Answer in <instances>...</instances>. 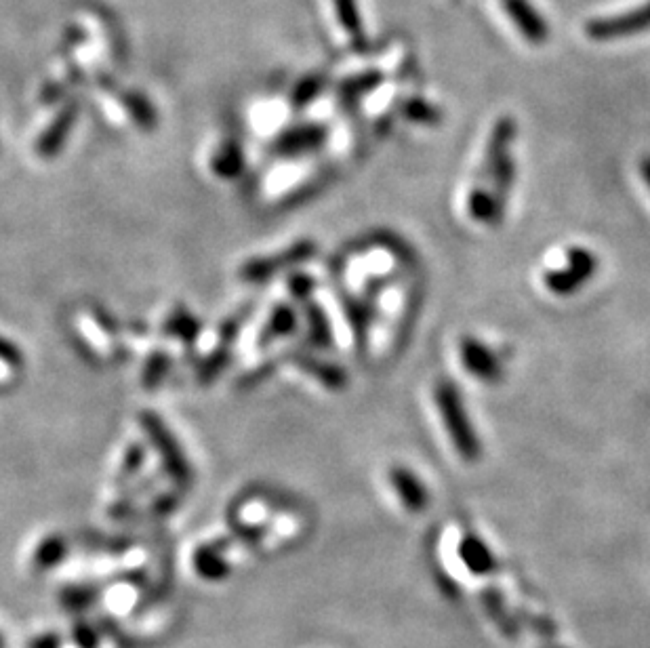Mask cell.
Returning a JSON list of instances; mask_svg holds the SVG:
<instances>
[{"instance_id": "cell-1", "label": "cell", "mask_w": 650, "mask_h": 648, "mask_svg": "<svg viewBox=\"0 0 650 648\" xmlns=\"http://www.w3.org/2000/svg\"><path fill=\"white\" fill-rule=\"evenodd\" d=\"M516 139V123L514 118L503 116L499 118L493 131L489 146H486V160H484V177L489 184L482 186L489 190L499 205L505 207L507 196H510L514 177H516V165L512 156V146Z\"/></svg>"}, {"instance_id": "cell-2", "label": "cell", "mask_w": 650, "mask_h": 648, "mask_svg": "<svg viewBox=\"0 0 650 648\" xmlns=\"http://www.w3.org/2000/svg\"><path fill=\"white\" fill-rule=\"evenodd\" d=\"M434 398H436L442 423H444L446 432H449V436H451L455 451L467 463L478 461L480 453H482L480 440H478V434L474 430V423H472L470 415H467L459 388L453 381L442 379V381H438V386L434 390Z\"/></svg>"}, {"instance_id": "cell-3", "label": "cell", "mask_w": 650, "mask_h": 648, "mask_svg": "<svg viewBox=\"0 0 650 648\" xmlns=\"http://www.w3.org/2000/svg\"><path fill=\"white\" fill-rule=\"evenodd\" d=\"M596 270H598L596 255L589 249L573 247L566 253V266L560 270L545 272L543 282L550 293L568 297V295H575L583 285H587V282L594 278Z\"/></svg>"}, {"instance_id": "cell-4", "label": "cell", "mask_w": 650, "mask_h": 648, "mask_svg": "<svg viewBox=\"0 0 650 648\" xmlns=\"http://www.w3.org/2000/svg\"><path fill=\"white\" fill-rule=\"evenodd\" d=\"M650 30V0L644 5L629 9L625 13L608 15V17H596L592 22H587L585 32L592 40L598 43H606V40H619L634 34H642Z\"/></svg>"}, {"instance_id": "cell-5", "label": "cell", "mask_w": 650, "mask_h": 648, "mask_svg": "<svg viewBox=\"0 0 650 648\" xmlns=\"http://www.w3.org/2000/svg\"><path fill=\"white\" fill-rule=\"evenodd\" d=\"M316 251V245L310 240L297 242V245L289 247L287 251L276 253L266 259H253L249 261L245 268H242V278L249 282H263L272 276H276L280 270H287L293 266H299V263L308 261Z\"/></svg>"}, {"instance_id": "cell-6", "label": "cell", "mask_w": 650, "mask_h": 648, "mask_svg": "<svg viewBox=\"0 0 650 648\" xmlns=\"http://www.w3.org/2000/svg\"><path fill=\"white\" fill-rule=\"evenodd\" d=\"M463 367L484 383H497L503 377V367L491 348H486L474 337H463L459 343Z\"/></svg>"}, {"instance_id": "cell-7", "label": "cell", "mask_w": 650, "mask_h": 648, "mask_svg": "<svg viewBox=\"0 0 650 648\" xmlns=\"http://www.w3.org/2000/svg\"><path fill=\"white\" fill-rule=\"evenodd\" d=\"M503 9L510 15L514 26L522 32L528 43L541 47L550 38V28H547L543 15L528 3V0H503Z\"/></svg>"}, {"instance_id": "cell-8", "label": "cell", "mask_w": 650, "mask_h": 648, "mask_svg": "<svg viewBox=\"0 0 650 648\" xmlns=\"http://www.w3.org/2000/svg\"><path fill=\"white\" fill-rule=\"evenodd\" d=\"M327 135L329 131L322 125H301L282 133L276 139L274 150L280 156H301L322 148L324 141H327Z\"/></svg>"}, {"instance_id": "cell-9", "label": "cell", "mask_w": 650, "mask_h": 648, "mask_svg": "<svg viewBox=\"0 0 650 648\" xmlns=\"http://www.w3.org/2000/svg\"><path fill=\"white\" fill-rule=\"evenodd\" d=\"M390 482H392L394 491L398 493V497L404 503L406 510L413 512V514H419V512H423L425 508H428V503H430L428 489H425V484L411 470L392 468Z\"/></svg>"}, {"instance_id": "cell-10", "label": "cell", "mask_w": 650, "mask_h": 648, "mask_svg": "<svg viewBox=\"0 0 650 648\" xmlns=\"http://www.w3.org/2000/svg\"><path fill=\"white\" fill-rule=\"evenodd\" d=\"M144 425H146V432L152 434V438L156 440V447L158 451L162 453V457H165L167 461V470L171 474V478H175L177 482H188L190 480V470H188V465L184 461V455L179 453L177 449V444L175 440L169 436L167 430H162V425L154 419V417H146L144 419Z\"/></svg>"}, {"instance_id": "cell-11", "label": "cell", "mask_w": 650, "mask_h": 648, "mask_svg": "<svg viewBox=\"0 0 650 648\" xmlns=\"http://www.w3.org/2000/svg\"><path fill=\"white\" fill-rule=\"evenodd\" d=\"M459 558L474 575H491L497 571V558L476 535L467 533L459 543Z\"/></svg>"}, {"instance_id": "cell-12", "label": "cell", "mask_w": 650, "mask_h": 648, "mask_svg": "<svg viewBox=\"0 0 650 648\" xmlns=\"http://www.w3.org/2000/svg\"><path fill=\"white\" fill-rule=\"evenodd\" d=\"M194 569L205 581H223L232 573V566L223 554V545H202L194 554Z\"/></svg>"}, {"instance_id": "cell-13", "label": "cell", "mask_w": 650, "mask_h": 648, "mask_svg": "<svg viewBox=\"0 0 650 648\" xmlns=\"http://www.w3.org/2000/svg\"><path fill=\"white\" fill-rule=\"evenodd\" d=\"M467 211H470V217L480 221V224L486 226H497L503 219L505 207L499 205L497 198L482 186H476L470 192V198H467Z\"/></svg>"}, {"instance_id": "cell-14", "label": "cell", "mask_w": 650, "mask_h": 648, "mask_svg": "<svg viewBox=\"0 0 650 648\" xmlns=\"http://www.w3.org/2000/svg\"><path fill=\"white\" fill-rule=\"evenodd\" d=\"M74 118H76V104H70L62 114L53 120V125L43 135H40L38 152L45 158L47 156L51 158L59 148H62V144L66 141V137L74 125Z\"/></svg>"}, {"instance_id": "cell-15", "label": "cell", "mask_w": 650, "mask_h": 648, "mask_svg": "<svg viewBox=\"0 0 650 648\" xmlns=\"http://www.w3.org/2000/svg\"><path fill=\"white\" fill-rule=\"evenodd\" d=\"M101 587L95 583H74L59 592V604L68 613H85L99 600Z\"/></svg>"}, {"instance_id": "cell-16", "label": "cell", "mask_w": 650, "mask_h": 648, "mask_svg": "<svg viewBox=\"0 0 650 648\" xmlns=\"http://www.w3.org/2000/svg\"><path fill=\"white\" fill-rule=\"evenodd\" d=\"M333 5H335L339 22H341L343 30L348 32V36L352 38V43L356 47L367 45V32H364V26H362L358 0H333Z\"/></svg>"}, {"instance_id": "cell-17", "label": "cell", "mask_w": 650, "mask_h": 648, "mask_svg": "<svg viewBox=\"0 0 650 648\" xmlns=\"http://www.w3.org/2000/svg\"><path fill=\"white\" fill-rule=\"evenodd\" d=\"M381 83H383V74L379 70H369V72L345 78L339 85V95L343 101L354 104V101H360L364 95L373 93Z\"/></svg>"}, {"instance_id": "cell-18", "label": "cell", "mask_w": 650, "mask_h": 648, "mask_svg": "<svg viewBox=\"0 0 650 648\" xmlns=\"http://www.w3.org/2000/svg\"><path fill=\"white\" fill-rule=\"evenodd\" d=\"M68 556V541L64 537L51 535L38 543L34 550V566L38 571H51L62 564Z\"/></svg>"}, {"instance_id": "cell-19", "label": "cell", "mask_w": 650, "mask_h": 648, "mask_svg": "<svg viewBox=\"0 0 650 648\" xmlns=\"http://www.w3.org/2000/svg\"><path fill=\"white\" fill-rule=\"evenodd\" d=\"M482 594H484L482 596V602L486 606V611H489V617L497 623L499 630L507 638H516L520 634V625H518V621L510 613H507L505 604H503V598L495 590H486Z\"/></svg>"}, {"instance_id": "cell-20", "label": "cell", "mask_w": 650, "mask_h": 648, "mask_svg": "<svg viewBox=\"0 0 650 648\" xmlns=\"http://www.w3.org/2000/svg\"><path fill=\"white\" fill-rule=\"evenodd\" d=\"M297 327V314L289 306H276L270 314L266 327L259 335V343H270L276 337H284L293 333Z\"/></svg>"}, {"instance_id": "cell-21", "label": "cell", "mask_w": 650, "mask_h": 648, "mask_svg": "<svg viewBox=\"0 0 650 648\" xmlns=\"http://www.w3.org/2000/svg\"><path fill=\"white\" fill-rule=\"evenodd\" d=\"M400 112L406 120H411V123H417V125H438L440 123V118H442V112L432 106L430 101H425L421 97H411V99H404L402 101V106H400Z\"/></svg>"}, {"instance_id": "cell-22", "label": "cell", "mask_w": 650, "mask_h": 648, "mask_svg": "<svg viewBox=\"0 0 650 648\" xmlns=\"http://www.w3.org/2000/svg\"><path fill=\"white\" fill-rule=\"evenodd\" d=\"M306 312H308V324H310V341L316 348H329L333 341V333H331V324H329L327 316H324V312L318 306H314V303H308Z\"/></svg>"}, {"instance_id": "cell-23", "label": "cell", "mask_w": 650, "mask_h": 648, "mask_svg": "<svg viewBox=\"0 0 650 648\" xmlns=\"http://www.w3.org/2000/svg\"><path fill=\"white\" fill-rule=\"evenodd\" d=\"M240 167H242V154L234 144L223 146L213 160V169L223 177L238 175Z\"/></svg>"}, {"instance_id": "cell-24", "label": "cell", "mask_w": 650, "mask_h": 648, "mask_svg": "<svg viewBox=\"0 0 650 648\" xmlns=\"http://www.w3.org/2000/svg\"><path fill=\"white\" fill-rule=\"evenodd\" d=\"M301 364L310 373H314V377H318L322 383H327V386H331V388H339L345 383V373L341 369L333 367V364H322L316 360H303Z\"/></svg>"}, {"instance_id": "cell-25", "label": "cell", "mask_w": 650, "mask_h": 648, "mask_svg": "<svg viewBox=\"0 0 650 648\" xmlns=\"http://www.w3.org/2000/svg\"><path fill=\"white\" fill-rule=\"evenodd\" d=\"M72 642L76 644V648H99L101 636L93 623L80 619L72 627Z\"/></svg>"}, {"instance_id": "cell-26", "label": "cell", "mask_w": 650, "mask_h": 648, "mask_svg": "<svg viewBox=\"0 0 650 648\" xmlns=\"http://www.w3.org/2000/svg\"><path fill=\"white\" fill-rule=\"evenodd\" d=\"M322 91V78L320 76H306L297 85L293 93V104L295 108H306L312 99H316Z\"/></svg>"}, {"instance_id": "cell-27", "label": "cell", "mask_w": 650, "mask_h": 648, "mask_svg": "<svg viewBox=\"0 0 650 648\" xmlns=\"http://www.w3.org/2000/svg\"><path fill=\"white\" fill-rule=\"evenodd\" d=\"M291 289H293V295L301 301H308L310 293H312V280L308 276H295L291 280Z\"/></svg>"}, {"instance_id": "cell-28", "label": "cell", "mask_w": 650, "mask_h": 648, "mask_svg": "<svg viewBox=\"0 0 650 648\" xmlns=\"http://www.w3.org/2000/svg\"><path fill=\"white\" fill-rule=\"evenodd\" d=\"M28 648H62V638H59V634L55 632L40 634L28 644Z\"/></svg>"}, {"instance_id": "cell-29", "label": "cell", "mask_w": 650, "mask_h": 648, "mask_svg": "<svg viewBox=\"0 0 650 648\" xmlns=\"http://www.w3.org/2000/svg\"><path fill=\"white\" fill-rule=\"evenodd\" d=\"M640 173H642V179L646 181V186L650 188V156L642 158V162H640Z\"/></svg>"}, {"instance_id": "cell-30", "label": "cell", "mask_w": 650, "mask_h": 648, "mask_svg": "<svg viewBox=\"0 0 650 648\" xmlns=\"http://www.w3.org/2000/svg\"><path fill=\"white\" fill-rule=\"evenodd\" d=\"M0 648H7V640H5L3 632H0Z\"/></svg>"}]
</instances>
